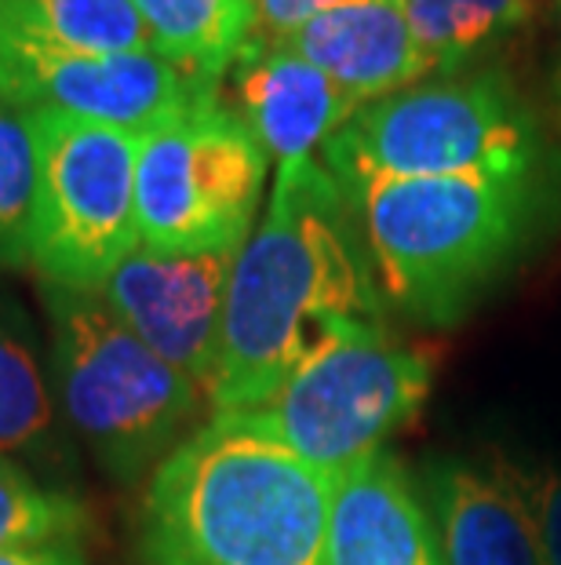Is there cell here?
<instances>
[{
	"instance_id": "cell-8",
	"label": "cell",
	"mask_w": 561,
	"mask_h": 565,
	"mask_svg": "<svg viewBox=\"0 0 561 565\" xmlns=\"http://www.w3.org/2000/svg\"><path fill=\"white\" fill-rule=\"evenodd\" d=\"M37 131V215L30 267L47 285L103 288L139 245L136 164L142 136L33 110Z\"/></svg>"
},
{
	"instance_id": "cell-20",
	"label": "cell",
	"mask_w": 561,
	"mask_h": 565,
	"mask_svg": "<svg viewBox=\"0 0 561 565\" xmlns=\"http://www.w3.org/2000/svg\"><path fill=\"white\" fill-rule=\"evenodd\" d=\"M37 179L41 164L33 117L0 99V270L30 267Z\"/></svg>"
},
{
	"instance_id": "cell-1",
	"label": "cell",
	"mask_w": 561,
	"mask_h": 565,
	"mask_svg": "<svg viewBox=\"0 0 561 565\" xmlns=\"http://www.w3.org/2000/svg\"><path fill=\"white\" fill-rule=\"evenodd\" d=\"M365 237L317 158L278 164L262 223L241 245L226 292L212 413L256 408L346 324H387Z\"/></svg>"
},
{
	"instance_id": "cell-19",
	"label": "cell",
	"mask_w": 561,
	"mask_h": 565,
	"mask_svg": "<svg viewBox=\"0 0 561 565\" xmlns=\"http://www.w3.org/2000/svg\"><path fill=\"white\" fill-rule=\"evenodd\" d=\"M91 511L69 489L47 486L26 467L0 460V551L85 544Z\"/></svg>"
},
{
	"instance_id": "cell-14",
	"label": "cell",
	"mask_w": 561,
	"mask_h": 565,
	"mask_svg": "<svg viewBox=\"0 0 561 565\" xmlns=\"http://www.w3.org/2000/svg\"><path fill=\"white\" fill-rule=\"evenodd\" d=\"M416 486L445 565H543L529 514L485 460L434 456Z\"/></svg>"
},
{
	"instance_id": "cell-9",
	"label": "cell",
	"mask_w": 561,
	"mask_h": 565,
	"mask_svg": "<svg viewBox=\"0 0 561 565\" xmlns=\"http://www.w3.org/2000/svg\"><path fill=\"white\" fill-rule=\"evenodd\" d=\"M223 81L197 77L158 52L91 55L0 38V99L150 136L194 106L219 99Z\"/></svg>"
},
{
	"instance_id": "cell-4",
	"label": "cell",
	"mask_w": 561,
	"mask_h": 565,
	"mask_svg": "<svg viewBox=\"0 0 561 565\" xmlns=\"http://www.w3.org/2000/svg\"><path fill=\"white\" fill-rule=\"evenodd\" d=\"M47 376L63 427L114 482L153 475L194 424L208 394L153 354L110 310L99 288L41 281Z\"/></svg>"
},
{
	"instance_id": "cell-16",
	"label": "cell",
	"mask_w": 561,
	"mask_h": 565,
	"mask_svg": "<svg viewBox=\"0 0 561 565\" xmlns=\"http://www.w3.org/2000/svg\"><path fill=\"white\" fill-rule=\"evenodd\" d=\"M0 38L91 55L153 52L131 0H0Z\"/></svg>"
},
{
	"instance_id": "cell-18",
	"label": "cell",
	"mask_w": 561,
	"mask_h": 565,
	"mask_svg": "<svg viewBox=\"0 0 561 565\" xmlns=\"http://www.w3.org/2000/svg\"><path fill=\"white\" fill-rule=\"evenodd\" d=\"M404 11L438 74H460L477 52L529 19L532 0H404Z\"/></svg>"
},
{
	"instance_id": "cell-13",
	"label": "cell",
	"mask_w": 561,
	"mask_h": 565,
	"mask_svg": "<svg viewBox=\"0 0 561 565\" xmlns=\"http://www.w3.org/2000/svg\"><path fill=\"white\" fill-rule=\"evenodd\" d=\"M325 565H445L420 486L393 452L336 478Z\"/></svg>"
},
{
	"instance_id": "cell-5",
	"label": "cell",
	"mask_w": 561,
	"mask_h": 565,
	"mask_svg": "<svg viewBox=\"0 0 561 565\" xmlns=\"http://www.w3.org/2000/svg\"><path fill=\"white\" fill-rule=\"evenodd\" d=\"M343 194L393 179L540 168V128L504 74H449L365 103L325 147Z\"/></svg>"
},
{
	"instance_id": "cell-12",
	"label": "cell",
	"mask_w": 561,
	"mask_h": 565,
	"mask_svg": "<svg viewBox=\"0 0 561 565\" xmlns=\"http://www.w3.org/2000/svg\"><path fill=\"white\" fill-rule=\"evenodd\" d=\"M281 44L336 81L357 106L387 99L438 74L409 26L404 0H354L321 11Z\"/></svg>"
},
{
	"instance_id": "cell-2",
	"label": "cell",
	"mask_w": 561,
	"mask_h": 565,
	"mask_svg": "<svg viewBox=\"0 0 561 565\" xmlns=\"http://www.w3.org/2000/svg\"><path fill=\"white\" fill-rule=\"evenodd\" d=\"M336 478L237 413L164 456L142 500L147 565H325Z\"/></svg>"
},
{
	"instance_id": "cell-21",
	"label": "cell",
	"mask_w": 561,
	"mask_h": 565,
	"mask_svg": "<svg viewBox=\"0 0 561 565\" xmlns=\"http://www.w3.org/2000/svg\"><path fill=\"white\" fill-rule=\"evenodd\" d=\"M485 463L504 478L529 514L543 565H561V460L532 452H488Z\"/></svg>"
},
{
	"instance_id": "cell-15",
	"label": "cell",
	"mask_w": 561,
	"mask_h": 565,
	"mask_svg": "<svg viewBox=\"0 0 561 565\" xmlns=\"http://www.w3.org/2000/svg\"><path fill=\"white\" fill-rule=\"evenodd\" d=\"M58 419L41 335L15 299L0 296V460L58 486L69 467L66 427Z\"/></svg>"
},
{
	"instance_id": "cell-23",
	"label": "cell",
	"mask_w": 561,
	"mask_h": 565,
	"mask_svg": "<svg viewBox=\"0 0 561 565\" xmlns=\"http://www.w3.org/2000/svg\"><path fill=\"white\" fill-rule=\"evenodd\" d=\"M0 565H91L85 544H55V547H8L0 551Z\"/></svg>"
},
{
	"instance_id": "cell-24",
	"label": "cell",
	"mask_w": 561,
	"mask_h": 565,
	"mask_svg": "<svg viewBox=\"0 0 561 565\" xmlns=\"http://www.w3.org/2000/svg\"><path fill=\"white\" fill-rule=\"evenodd\" d=\"M551 92H554V103H558V110H561V58H558V66H554V77H551Z\"/></svg>"
},
{
	"instance_id": "cell-11",
	"label": "cell",
	"mask_w": 561,
	"mask_h": 565,
	"mask_svg": "<svg viewBox=\"0 0 561 565\" xmlns=\"http://www.w3.org/2000/svg\"><path fill=\"white\" fill-rule=\"evenodd\" d=\"M226 77L234 92L230 110L256 131L278 164L317 158L321 147L362 110L336 81L284 44L248 41Z\"/></svg>"
},
{
	"instance_id": "cell-17",
	"label": "cell",
	"mask_w": 561,
	"mask_h": 565,
	"mask_svg": "<svg viewBox=\"0 0 561 565\" xmlns=\"http://www.w3.org/2000/svg\"><path fill=\"white\" fill-rule=\"evenodd\" d=\"M153 52L197 77L223 81L252 38L245 0H131Z\"/></svg>"
},
{
	"instance_id": "cell-22",
	"label": "cell",
	"mask_w": 561,
	"mask_h": 565,
	"mask_svg": "<svg viewBox=\"0 0 561 565\" xmlns=\"http://www.w3.org/2000/svg\"><path fill=\"white\" fill-rule=\"evenodd\" d=\"M248 15H252V38L259 44H281L289 41L295 30H303L310 19L321 11H332L339 4H354V0H245Z\"/></svg>"
},
{
	"instance_id": "cell-3",
	"label": "cell",
	"mask_w": 561,
	"mask_h": 565,
	"mask_svg": "<svg viewBox=\"0 0 561 565\" xmlns=\"http://www.w3.org/2000/svg\"><path fill=\"white\" fill-rule=\"evenodd\" d=\"M390 310L449 329L532 242L540 168L393 179L343 194Z\"/></svg>"
},
{
	"instance_id": "cell-7",
	"label": "cell",
	"mask_w": 561,
	"mask_h": 565,
	"mask_svg": "<svg viewBox=\"0 0 561 565\" xmlns=\"http://www.w3.org/2000/svg\"><path fill=\"white\" fill-rule=\"evenodd\" d=\"M267 168L270 153L223 95L142 136L139 245L161 256L241 248L252 237Z\"/></svg>"
},
{
	"instance_id": "cell-10",
	"label": "cell",
	"mask_w": 561,
	"mask_h": 565,
	"mask_svg": "<svg viewBox=\"0 0 561 565\" xmlns=\"http://www.w3.org/2000/svg\"><path fill=\"white\" fill-rule=\"evenodd\" d=\"M237 252L161 256L136 245L131 256L99 288L110 310L153 354L186 372L201 391H212L223 343L226 292Z\"/></svg>"
},
{
	"instance_id": "cell-6",
	"label": "cell",
	"mask_w": 561,
	"mask_h": 565,
	"mask_svg": "<svg viewBox=\"0 0 561 565\" xmlns=\"http://www.w3.org/2000/svg\"><path fill=\"white\" fill-rule=\"evenodd\" d=\"M431 387V358L390 335L387 324L357 321L310 351L267 402L237 416L339 478L384 452L423 413Z\"/></svg>"
}]
</instances>
